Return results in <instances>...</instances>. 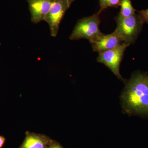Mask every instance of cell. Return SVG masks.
<instances>
[{
    "label": "cell",
    "instance_id": "2e32d148",
    "mask_svg": "<svg viewBox=\"0 0 148 148\" xmlns=\"http://www.w3.org/2000/svg\"><path fill=\"white\" fill-rule=\"evenodd\" d=\"M0 45H1V43H0Z\"/></svg>",
    "mask_w": 148,
    "mask_h": 148
},
{
    "label": "cell",
    "instance_id": "52a82bcc",
    "mask_svg": "<svg viewBox=\"0 0 148 148\" xmlns=\"http://www.w3.org/2000/svg\"><path fill=\"white\" fill-rule=\"evenodd\" d=\"M122 42L114 31L109 34H103L90 43L93 51L100 53L114 48Z\"/></svg>",
    "mask_w": 148,
    "mask_h": 148
},
{
    "label": "cell",
    "instance_id": "277c9868",
    "mask_svg": "<svg viewBox=\"0 0 148 148\" xmlns=\"http://www.w3.org/2000/svg\"><path fill=\"white\" fill-rule=\"evenodd\" d=\"M130 45L125 42L121 43L114 48L99 53L97 58L98 62L106 65L119 79L123 81L125 80L120 73V66L126 48Z\"/></svg>",
    "mask_w": 148,
    "mask_h": 148
},
{
    "label": "cell",
    "instance_id": "ba28073f",
    "mask_svg": "<svg viewBox=\"0 0 148 148\" xmlns=\"http://www.w3.org/2000/svg\"><path fill=\"white\" fill-rule=\"evenodd\" d=\"M53 140L47 135L27 131L18 148H48Z\"/></svg>",
    "mask_w": 148,
    "mask_h": 148
},
{
    "label": "cell",
    "instance_id": "30bf717a",
    "mask_svg": "<svg viewBox=\"0 0 148 148\" xmlns=\"http://www.w3.org/2000/svg\"><path fill=\"white\" fill-rule=\"evenodd\" d=\"M101 9L102 12L108 8L113 7L118 8L120 6L123 0H99Z\"/></svg>",
    "mask_w": 148,
    "mask_h": 148
},
{
    "label": "cell",
    "instance_id": "8992f818",
    "mask_svg": "<svg viewBox=\"0 0 148 148\" xmlns=\"http://www.w3.org/2000/svg\"><path fill=\"white\" fill-rule=\"evenodd\" d=\"M28 3L33 23L37 24L45 18L50 10L54 0H26Z\"/></svg>",
    "mask_w": 148,
    "mask_h": 148
},
{
    "label": "cell",
    "instance_id": "8fae6325",
    "mask_svg": "<svg viewBox=\"0 0 148 148\" xmlns=\"http://www.w3.org/2000/svg\"><path fill=\"white\" fill-rule=\"evenodd\" d=\"M144 23H148V9L138 12Z\"/></svg>",
    "mask_w": 148,
    "mask_h": 148
},
{
    "label": "cell",
    "instance_id": "9c48e42d",
    "mask_svg": "<svg viewBox=\"0 0 148 148\" xmlns=\"http://www.w3.org/2000/svg\"><path fill=\"white\" fill-rule=\"evenodd\" d=\"M120 6V12L119 14L122 17H129L135 13V10L130 0H123Z\"/></svg>",
    "mask_w": 148,
    "mask_h": 148
},
{
    "label": "cell",
    "instance_id": "5bb4252c",
    "mask_svg": "<svg viewBox=\"0 0 148 148\" xmlns=\"http://www.w3.org/2000/svg\"><path fill=\"white\" fill-rule=\"evenodd\" d=\"M55 140H53L52 143H51L50 146L48 148H56L55 144Z\"/></svg>",
    "mask_w": 148,
    "mask_h": 148
},
{
    "label": "cell",
    "instance_id": "3957f363",
    "mask_svg": "<svg viewBox=\"0 0 148 148\" xmlns=\"http://www.w3.org/2000/svg\"><path fill=\"white\" fill-rule=\"evenodd\" d=\"M117 24L115 32L123 42L130 45L135 42L140 34L144 22L139 14L123 17L119 14L115 17Z\"/></svg>",
    "mask_w": 148,
    "mask_h": 148
},
{
    "label": "cell",
    "instance_id": "7a4b0ae2",
    "mask_svg": "<svg viewBox=\"0 0 148 148\" xmlns=\"http://www.w3.org/2000/svg\"><path fill=\"white\" fill-rule=\"evenodd\" d=\"M101 12L99 11L92 16L79 19L70 36V39L73 40L85 39L91 43L103 35L99 29Z\"/></svg>",
    "mask_w": 148,
    "mask_h": 148
},
{
    "label": "cell",
    "instance_id": "5b68a950",
    "mask_svg": "<svg viewBox=\"0 0 148 148\" xmlns=\"http://www.w3.org/2000/svg\"><path fill=\"white\" fill-rule=\"evenodd\" d=\"M69 8L68 0L53 1L44 19L49 25L51 36L55 37L57 36L61 20Z\"/></svg>",
    "mask_w": 148,
    "mask_h": 148
},
{
    "label": "cell",
    "instance_id": "7c38bea8",
    "mask_svg": "<svg viewBox=\"0 0 148 148\" xmlns=\"http://www.w3.org/2000/svg\"><path fill=\"white\" fill-rule=\"evenodd\" d=\"M6 139L3 136L0 135V148H2L4 145Z\"/></svg>",
    "mask_w": 148,
    "mask_h": 148
},
{
    "label": "cell",
    "instance_id": "4fadbf2b",
    "mask_svg": "<svg viewBox=\"0 0 148 148\" xmlns=\"http://www.w3.org/2000/svg\"><path fill=\"white\" fill-rule=\"evenodd\" d=\"M55 144L56 148H64L61 145L60 143H58V142H56V141H55Z\"/></svg>",
    "mask_w": 148,
    "mask_h": 148
},
{
    "label": "cell",
    "instance_id": "9a60e30c",
    "mask_svg": "<svg viewBox=\"0 0 148 148\" xmlns=\"http://www.w3.org/2000/svg\"><path fill=\"white\" fill-rule=\"evenodd\" d=\"M75 1V0H68L69 7L71 6V5L72 4V3L73 2Z\"/></svg>",
    "mask_w": 148,
    "mask_h": 148
},
{
    "label": "cell",
    "instance_id": "6da1fadb",
    "mask_svg": "<svg viewBox=\"0 0 148 148\" xmlns=\"http://www.w3.org/2000/svg\"><path fill=\"white\" fill-rule=\"evenodd\" d=\"M122 106L129 115L148 118V75L136 72L132 75L121 95Z\"/></svg>",
    "mask_w": 148,
    "mask_h": 148
}]
</instances>
